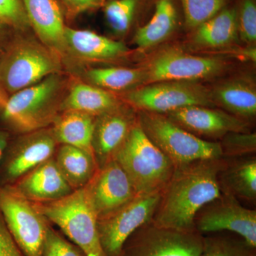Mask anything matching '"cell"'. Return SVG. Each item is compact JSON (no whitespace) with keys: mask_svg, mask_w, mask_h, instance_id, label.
<instances>
[{"mask_svg":"<svg viewBox=\"0 0 256 256\" xmlns=\"http://www.w3.org/2000/svg\"><path fill=\"white\" fill-rule=\"evenodd\" d=\"M227 163L220 159L202 160L175 168L163 188L151 222L162 228L193 232L195 218L204 206L222 196L220 174Z\"/></svg>","mask_w":256,"mask_h":256,"instance_id":"6da1fadb","label":"cell"},{"mask_svg":"<svg viewBox=\"0 0 256 256\" xmlns=\"http://www.w3.org/2000/svg\"><path fill=\"white\" fill-rule=\"evenodd\" d=\"M112 159L126 172L137 196L162 191L176 168L143 132L138 121Z\"/></svg>","mask_w":256,"mask_h":256,"instance_id":"7a4b0ae2","label":"cell"},{"mask_svg":"<svg viewBox=\"0 0 256 256\" xmlns=\"http://www.w3.org/2000/svg\"><path fill=\"white\" fill-rule=\"evenodd\" d=\"M138 124L175 168L223 156L220 142H210L192 134L164 114L140 111Z\"/></svg>","mask_w":256,"mask_h":256,"instance_id":"3957f363","label":"cell"},{"mask_svg":"<svg viewBox=\"0 0 256 256\" xmlns=\"http://www.w3.org/2000/svg\"><path fill=\"white\" fill-rule=\"evenodd\" d=\"M46 220L58 226L85 256H106L98 230V216L84 188L50 202L34 203Z\"/></svg>","mask_w":256,"mask_h":256,"instance_id":"277c9868","label":"cell"},{"mask_svg":"<svg viewBox=\"0 0 256 256\" xmlns=\"http://www.w3.org/2000/svg\"><path fill=\"white\" fill-rule=\"evenodd\" d=\"M0 216L24 256H42L48 224L33 202L10 185L1 186Z\"/></svg>","mask_w":256,"mask_h":256,"instance_id":"5b68a950","label":"cell"},{"mask_svg":"<svg viewBox=\"0 0 256 256\" xmlns=\"http://www.w3.org/2000/svg\"><path fill=\"white\" fill-rule=\"evenodd\" d=\"M126 98L140 111L160 114H166L188 106L214 108L215 106L212 92L195 82L146 84L128 92Z\"/></svg>","mask_w":256,"mask_h":256,"instance_id":"8992f818","label":"cell"},{"mask_svg":"<svg viewBox=\"0 0 256 256\" xmlns=\"http://www.w3.org/2000/svg\"><path fill=\"white\" fill-rule=\"evenodd\" d=\"M58 68L56 60L42 47L14 44L0 55V86L14 94L38 84Z\"/></svg>","mask_w":256,"mask_h":256,"instance_id":"52a82bcc","label":"cell"},{"mask_svg":"<svg viewBox=\"0 0 256 256\" xmlns=\"http://www.w3.org/2000/svg\"><path fill=\"white\" fill-rule=\"evenodd\" d=\"M204 240L197 230L180 232L150 222L130 236L120 256H201Z\"/></svg>","mask_w":256,"mask_h":256,"instance_id":"ba28073f","label":"cell"},{"mask_svg":"<svg viewBox=\"0 0 256 256\" xmlns=\"http://www.w3.org/2000/svg\"><path fill=\"white\" fill-rule=\"evenodd\" d=\"M161 192L136 196L110 215L98 220L101 247L106 256H120L134 232L151 222L161 198Z\"/></svg>","mask_w":256,"mask_h":256,"instance_id":"9c48e42d","label":"cell"},{"mask_svg":"<svg viewBox=\"0 0 256 256\" xmlns=\"http://www.w3.org/2000/svg\"><path fill=\"white\" fill-rule=\"evenodd\" d=\"M224 60L202 57L168 48L162 50L143 67L144 85L162 82H195L220 75L225 70Z\"/></svg>","mask_w":256,"mask_h":256,"instance_id":"30bf717a","label":"cell"},{"mask_svg":"<svg viewBox=\"0 0 256 256\" xmlns=\"http://www.w3.org/2000/svg\"><path fill=\"white\" fill-rule=\"evenodd\" d=\"M58 85L54 76H48L14 92L3 106V119L18 130H36L43 127L50 118V104Z\"/></svg>","mask_w":256,"mask_h":256,"instance_id":"8fae6325","label":"cell"},{"mask_svg":"<svg viewBox=\"0 0 256 256\" xmlns=\"http://www.w3.org/2000/svg\"><path fill=\"white\" fill-rule=\"evenodd\" d=\"M84 188L98 220L114 213L137 196L126 172L114 159L98 168Z\"/></svg>","mask_w":256,"mask_h":256,"instance_id":"7c38bea8","label":"cell"},{"mask_svg":"<svg viewBox=\"0 0 256 256\" xmlns=\"http://www.w3.org/2000/svg\"><path fill=\"white\" fill-rule=\"evenodd\" d=\"M210 206L195 218V229L201 234L228 230L240 236L250 246L256 248V212L242 206L233 195Z\"/></svg>","mask_w":256,"mask_h":256,"instance_id":"4fadbf2b","label":"cell"},{"mask_svg":"<svg viewBox=\"0 0 256 256\" xmlns=\"http://www.w3.org/2000/svg\"><path fill=\"white\" fill-rule=\"evenodd\" d=\"M56 142L53 132L40 131L6 149L0 163V186L11 185L50 159Z\"/></svg>","mask_w":256,"mask_h":256,"instance_id":"5bb4252c","label":"cell"},{"mask_svg":"<svg viewBox=\"0 0 256 256\" xmlns=\"http://www.w3.org/2000/svg\"><path fill=\"white\" fill-rule=\"evenodd\" d=\"M164 114L195 136L216 138L230 132H248V130L246 121L206 106H188Z\"/></svg>","mask_w":256,"mask_h":256,"instance_id":"9a60e30c","label":"cell"},{"mask_svg":"<svg viewBox=\"0 0 256 256\" xmlns=\"http://www.w3.org/2000/svg\"><path fill=\"white\" fill-rule=\"evenodd\" d=\"M24 175L10 186L34 203L56 201L74 191L52 158Z\"/></svg>","mask_w":256,"mask_h":256,"instance_id":"2e32d148","label":"cell"},{"mask_svg":"<svg viewBox=\"0 0 256 256\" xmlns=\"http://www.w3.org/2000/svg\"><path fill=\"white\" fill-rule=\"evenodd\" d=\"M136 122L118 108L100 114L96 120L92 144L98 168L112 160Z\"/></svg>","mask_w":256,"mask_h":256,"instance_id":"e0dca14e","label":"cell"},{"mask_svg":"<svg viewBox=\"0 0 256 256\" xmlns=\"http://www.w3.org/2000/svg\"><path fill=\"white\" fill-rule=\"evenodd\" d=\"M28 21L44 43L52 50L66 48L65 26L60 6L55 0H23Z\"/></svg>","mask_w":256,"mask_h":256,"instance_id":"ac0fdd59","label":"cell"},{"mask_svg":"<svg viewBox=\"0 0 256 256\" xmlns=\"http://www.w3.org/2000/svg\"><path fill=\"white\" fill-rule=\"evenodd\" d=\"M66 46L76 54L92 60H107L126 54L128 48L124 43L114 41L88 30L65 28Z\"/></svg>","mask_w":256,"mask_h":256,"instance_id":"d6986e66","label":"cell"},{"mask_svg":"<svg viewBox=\"0 0 256 256\" xmlns=\"http://www.w3.org/2000/svg\"><path fill=\"white\" fill-rule=\"evenodd\" d=\"M195 30L192 38L195 46L206 48L228 46L238 40V14L234 9L222 10Z\"/></svg>","mask_w":256,"mask_h":256,"instance_id":"ffe728a7","label":"cell"},{"mask_svg":"<svg viewBox=\"0 0 256 256\" xmlns=\"http://www.w3.org/2000/svg\"><path fill=\"white\" fill-rule=\"evenodd\" d=\"M55 161L74 190L84 188L98 169L94 153L67 144L60 148Z\"/></svg>","mask_w":256,"mask_h":256,"instance_id":"44dd1931","label":"cell"},{"mask_svg":"<svg viewBox=\"0 0 256 256\" xmlns=\"http://www.w3.org/2000/svg\"><path fill=\"white\" fill-rule=\"evenodd\" d=\"M178 14L172 0H158L151 20L139 28L134 37L136 46L146 50L164 42L176 26Z\"/></svg>","mask_w":256,"mask_h":256,"instance_id":"7402d4cb","label":"cell"},{"mask_svg":"<svg viewBox=\"0 0 256 256\" xmlns=\"http://www.w3.org/2000/svg\"><path fill=\"white\" fill-rule=\"evenodd\" d=\"M95 124L92 114L68 111L57 120L53 132L57 142L94 153L92 144Z\"/></svg>","mask_w":256,"mask_h":256,"instance_id":"603a6c76","label":"cell"},{"mask_svg":"<svg viewBox=\"0 0 256 256\" xmlns=\"http://www.w3.org/2000/svg\"><path fill=\"white\" fill-rule=\"evenodd\" d=\"M214 100L239 118H252L256 114V92L250 82L234 80L218 86L212 92Z\"/></svg>","mask_w":256,"mask_h":256,"instance_id":"cb8c5ba5","label":"cell"},{"mask_svg":"<svg viewBox=\"0 0 256 256\" xmlns=\"http://www.w3.org/2000/svg\"><path fill=\"white\" fill-rule=\"evenodd\" d=\"M68 111L95 116L118 108V102L110 92L84 84H76L64 102Z\"/></svg>","mask_w":256,"mask_h":256,"instance_id":"d4e9b609","label":"cell"},{"mask_svg":"<svg viewBox=\"0 0 256 256\" xmlns=\"http://www.w3.org/2000/svg\"><path fill=\"white\" fill-rule=\"evenodd\" d=\"M220 184L226 188V193L236 195L246 200L256 197V160L252 158L234 166L224 168L220 173Z\"/></svg>","mask_w":256,"mask_h":256,"instance_id":"484cf974","label":"cell"},{"mask_svg":"<svg viewBox=\"0 0 256 256\" xmlns=\"http://www.w3.org/2000/svg\"><path fill=\"white\" fill-rule=\"evenodd\" d=\"M88 77L98 87L112 90H122L144 85L146 74L143 68H94Z\"/></svg>","mask_w":256,"mask_h":256,"instance_id":"4316f807","label":"cell"},{"mask_svg":"<svg viewBox=\"0 0 256 256\" xmlns=\"http://www.w3.org/2000/svg\"><path fill=\"white\" fill-rule=\"evenodd\" d=\"M185 23L196 28L220 13L228 0H181Z\"/></svg>","mask_w":256,"mask_h":256,"instance_id":"83f0119b","label":"cell"},{"mask_svg":"<svg viewBox=\"0 0 256 256\" xmlns=\"http://www.w3.org/2000/svg\"><path fill=\"white\" fill-rule=\"evenodd\" d=\"M201 256H256V248L244 240L225 236L204 237Z\"/></svg>","mask_w":256,"mask_h":256,"instance_id":"f1b7e54d","label":"cell"},{"mask_svg":"<svg viewBox=\"0 0 256 256\" xmlns=\"http://www.w3.org/2000/svg\"><path fill=\"white\" fill-rule=\"evenodd\" d=\"M138 0H112L106 4V20L116 33L124 34L132 22Z\"/></svg>","mask_w":256,"mask_h":256,"instance_id":"f546056e","label":"cell"},{"mask_svg":"<svg viewBox=\"0 0 256 256\" xmlns=\"http://www.w3.org/2000/svg\"><path fill=\"white\" fill-rule=\"evenodd\" d=\"M223 156H240L254 153L256 149V133L230 132L220 142Z\"/></svg>","mask_w":256,"mask_h":256,"instance_id":"4dcf8cb0","label":"cell"},{"mask_svg":"<svg viewBox=\"0 0 256 256\" xmlns=\"http://www.w3.org/2000/svg\"><path fill=\"white\" fill-rule=\"evenodd\" d=\"M42 256H85L78 247L70 244L48 225Z\"/></svg>","mask_w":256,"mask_h":256,"instance_id":"1f68e13d","label":"cell"},{"mask_svg":"<svg viewBox=\"0 0 256 256\" xmlns=\"http://www.w3.org/2000/svg\"><path fill=\"white\" fill-rule=\"evenodd\" d=\"M238 35L242 41L254 44L256 41V5L254 0H244L238 15Z\"/></svg>","mask_w":256,"mask_h":256,"instance_id":"d6a6232c","label":"cell"},{"mask_svg":"<svg viewBox=\"0 0 256 256\" xmlns=\"http://www.w3.org/2000/svg\"><path fill=\"white\" fill-rule=\"evenodd\" d=\"M0 22L23 28L28 22L22 0H0Z\"/></svg>","mask_w":256,"mask_h":256,"instance_id":"836d02e7","label":"cell"},{"mask_svg":"<svg viewBox=\"0 0 256 256\" xmlns=\"http://www.w3.org/2000/svg\"><path fill=\"white\" fill-rule=\"evenodd\" d=\"M0 256H24L0 216Z\"/></svg>","mask_w":256,"mask_h":256,"instance_id":"e575fe53","label":"cell"},{"mask_svg":"<svg viewBox=\"0 0 256 256\" xmlns=\"http://www.w3.org/2000/svg\"><path fill=\"white\" fill-rule=\"evenodd\" d=\"M105 0H62L69 14L77 15L88 10L95 9Z\"/></svg>","mask_w":256,"mask_h":256,"instance_id":"d590c367","label":"cell"},{"mask_svg":"<svg viewBox=\"0 0 256 256\" xmlns=\"http://www.w3.org/2000/svg\"><path fill=\"white\" fill-rule=\"evenodd\" d=\"M10 136L6 131L0 129V163L9 144Z\"/></svg>","mask_w":256,"mask_h":256,"instance_id":"8d00e7d4","label":"cell"},{"mask_svg":"<svg viewBox=\"0 0 256 256\" xmlns=\"http://www.w3.org/2000/svg\"><path fill=\"white\" fill-rule=\"evenodd\" d=\"M6 99L5 98L4 96L2 94L1 90H0V108H2L3 106H4L5 102H6Z\"/></svg>","mask_w":256,"mask_h":256,"instance_id":"74e56055","label":"cell"},{"mask_svg":"<svg viewBox=\"0 0 256 256\" xmlns=\"http://www.w3.org/2000/svg\"><path fill=\"white\" fill-rule=\"evenodd\" d=\"M2 25V24L1 22H0V28H1Z\"/></svg>","mask_w":256,"mask_h":256,"instance_id":"f35d334b","label":"cell"}]
</instances>
